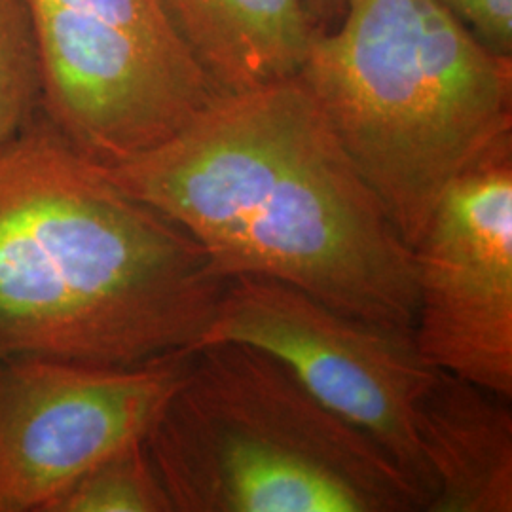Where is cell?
<instances>
[{"instance_id": "9c48e42d", "label": "cell", "mask_w": 512, "mask_h": 512, "mask_svg": "<svg viewBox=\"0 0 512 512\" xmlns=\"http://www.w3.org/2000/svg\"><path fill=\"white\" fill-rule=\"evenodd\" d=\"M509 399L435 368L414 427L435 482L427 512L512 511Z\"/></svg>"}, {"instance_id": "7a4b0ae2", "label": "cell", "mask_w": 512, "mask_h": 512, "mask_svg": "<svg viewBox=\"0 0 512 512\" xmlns=\"http://www.w3.org/2000/svg\"><path fill=\"white\" fill-rule=\"evenodd\" d=\"M226 279L38 112L0 147V361L129 366L202 344Z\"/></svg>"}, {"instance_id": "5bb4252c", "label": "cell", "mask_w": 512, "mask_h": 512, "mask_svg": "<svg viewBox=\"0 0 512 512\" xmlns=\"http://www.w3.org/2000/svg\"><path fill=\"white\" fill-rule=\"evenodd\" d=\"M315 35L332 31L344 18L348 0H302Z\"/></svg>"}, {"instance_id": "6da1fadb", "label": "cell", "mask_w": 512, "mask_h": 512, "mask_svg": "<svg viewBox=\"0 0 512 512\" xmlns=\"http://www.w3.org/2000/svg\"><path fill=\"white\" fill-rule=\"evenodd\" d=\"M99 169L183 226L226 281L270 277L414 330V251L298 74L217 97L162 145Z\"/></svg>"}, {"instance_id": "8992f818", "label": "cell", "mask_w": 512, "mask_h": 512, "mask_svg": "<svg viewBox=\"0 0 512 512\" xmlns=\"http://www.w3.org/2000/svg\"><path fill=\"white\" fill-rule=\"evenodd\" d=\"M215 342L274 355L401 469L427 511L435 482L416 437L414 408L435 366L423 361L412 332L349 317L277 279L239 275L226 281L200 346Z\"/></svg>"}, {"instance_id": "5b68a950", "label": "cell", "mask_w": 512, "mask_h": 512, "mask_svg": "<svg viewBox=\"0 0 512 512\" xmlns=\"http://www.w3.org/2000/svg\"><path fill=\"white\" fill-rule=\"evenodd\" d=\"M40 112L88 162H128L188 126L219 95L162 0H29Z\"/></svg>"}, {"instance_id": "7c38bea8", "label": "cell", "mask_w": 512, "mask_h": 512, "mask_svg": "<svg viewBox=\"0 0 512 512\" xmlns=\"http://www.w3.org/2000/svg\"><path fill=\"white\" fill-rule=\"evenodd\" d=\"M40 57L29 0H0V147L40 112Z\"/></svg>"}, {"instance_id": "30bf717a", "label": "cell", "mask_w": 512, "mask_h": 512, "mask_svg": "<svg viewBox=\"0 0 512 512\" xmlns=\"http://www.w3.org/2000/svg\"><path fill=\"white\" fill-rule=\"evenodd\" d=\"M162 6L219 97L300 74L317 37L302 0H162Z\"/></svg>"}, {"instance_id": "3957f363", "label": "cell", "mask_w": 512, "mask_h": 512, "mask_svg": "<svg viewBox=\"0 0 512 512\" xmlns=\"http://www.w3.org/2000/svg\"><path fill=\"white\" fill-rule=\"evenodd\" d=\"M298 76L410 247L450 183L512 133V57L439 0H348Z\"/></svg>"}, {"instance_id": "4fadbf2b", "label": "cell", "mask_w": 512, "mask_h": 512, "mask_svg": "<svg viewBox=\"0 0 512 512\" xmlns=\"http://www.w3.org/2000/svg\"><path fill=\"white\" fill-rule=\"evenodd\" d=\"M488 50L512 57V0H439Z\"/></svg>"}, {"instance_id": "8fae6325", "label": "cell", "mask_w": 512, "mask_h": 512, "mask_svg": "<svg viewBox=\"0 0 512 512\" xmlns=\"http://www.w3.org/2000/svg\"><path fill=\"white\" fill-rule=\"evenodd\" d=\"M44 512H173V505L143 440L93 465Z\"/></svg>"}, {"instance_id": "ba28073f", "label": "cell", "mask_w": 512, "mask_h": 512, "mask_svg": "<svg viewBox=\"0 0 512 512\" xmlns=\"http://www.w3.org/2000/svg\"><path fill=\"white\" fill-rule=\"evenodd\" d=\"M412 251L423 361L511 401L512 133L450 183Z\"/></svg>"}, {"instance_id": "277c9868", "label": "cell", "mask_w": 512, "mask_h": 512, "mask_svg": "<svg viewBox=\"0 0 512 512\" xmlns=\"http://www.w3.org/2000/svg\"><path fill=\"white\" fill-rule=\"evenodd\" d=\"M145 444L173 512L425 511L372 440L249 344L194 349Z\"/></svg>"}, {"instance_id": "52a82bcc", "label": "cell", "mask_w": 512, "mask_h": 512, "mask_svg": "<svg viewBox=\"0 0 512 512\" xmlns=\"http://www.w3.org/2000/svg\"><path fill=\"white\" fill-rule=\"evenodd\" d=\"M194 349L139 365L0 361V512H44L93 465L147 440Z\"/></svg>"}]
</instances>
